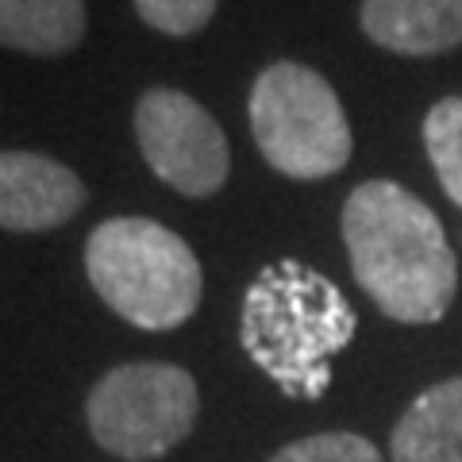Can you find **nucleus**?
Instances as JSON below:
<instances>
[{
    "label": "nucleus",
    "instance_id": "f257e3e1",
    "mask_svg": "<svg viewBox=\"0 0 462 462\" xmlns=\"http://www.w3.org/2000/svg\"><path fill=\"white\" fill-rule=\"evenodd\" d=\"M343 243L363 293L397 324H436L451 309L458 263L439 216L397 181H363L343 205Z\"/></svg>",
    "mask_w": 462,
    "mask_h": 462
},
{
    "label": "nucleus",
    "instance_id": "20e7f679",
    "mask_svg": "<svg viewBox=\"0 0 462 462\" xmlns=\"http://www.w3.org/2000/svg\"><path fill=\"white\" fill-rule=\"evenodd\" d=\"M251 135L266 162L293 181H320L351 158V124L336 89L300 62H273L251 85Z\"/></svg>",
    "mask_w": 462,
    "mask_h": 462
},
{
    "label": "nucleus",
    "instance_id": "423d86ee",
    "mask_svg": "<svg viewBox=\"0 0 462 462\" xmlns=\"http://www.w3.org/2000/svg\"><path fill=\"white\" fill-rule=\"evenodd\" d=\"M135 139L158 181L181 197L220 193L231 170L227 135L208 108H200L189 93L154 85L135 105Z\"/></svg>",
    "mask_w": 462,
    "mask_h": 462
},
{
    "label": "nucleus",
    "instance_id": "7ed1b4c3",
    "mask_svg": "<svg viewBox=\"0 0 462 462\" xmlns=\"http://www.w3.org/2000/svg\"><path fill=\"white\" fill-rule=\"evenodd\" d=\"M85 273L97 297L143 331L181 328L205 293L193 247L147 216H116L97 224L85 243Z\"/></svg>",
    "mask_w": 462,
    "mask_h": 462
},
{
    "label": "nucleus",
    "instance_id": "9b49d317",
    "mask_svg": "<svg viewBox=\"0 0 462 462\" xmlns=\"http://www.w3.org/2000/svg\"><path fill=\"white\" fill-rule=\"evenodd\" d=\"M424 151L443 193L462 208V97H443L424 116Z\"/></svg>",
    "mask_w": 462,
    "mask_h": 462
},
{
    "label": "nucleus",
    "instance_id": "39448f33",
    "mask_svg": "<svg viewBox=\"0 0 462 462\" xmlns=\"http://www.w3.org/2000/svg\"><path fill=\"white\" fill-rule=\"evenodd\" d=\"M200 389L173 363L112 366L85 397V420L100 451L124 462H151L193 431Z\"/></svg>",
    "mask_w": 462,
    "mask_h": 462
},
{
    "label": "nucleus",
    "instance_id": "f03ea898",
    "mask_svg": "<svg viewBox=\"0 0 462 462\" xmlns=\"http://www.w3.org/2000/svg\"><path fill=\"white\" fill-rule=\"evenodd\" d=\"M355 309L324 273L305 263H273L243 297L239 339L258 370L285 397H320L331 382V355L355 339Z\"/></svg>",
    "mask_w": 462,
    "mask_h": 462
},
{
    "label": "nucleus",
    "instance_id": "0eeeda50",
    "mask_svg": "<svg viewBox=\"0 0 462 462\" xmlns=\"http://www.w3.org/2000/svg\"><path fill=\"white\" fill-rule=\"evenodd\" d=\"M85 205V185L58 158L35 151H0V227L51 231L74 220Z\"/></svg>",
    "mask_w": 462,
    "mask_h": 462
},
{
    "label": "nucleus",
    "instance_id": "f8f14e48",
    "mask_svg": "<svg viewBox=\"0 0 462 462\" xmlns=\"http://www.w3.org/2000/svg\"><path fill=\"white\" fill-rule=\"evenodd\" d=\"M270 462H385L366 436L355 431H320L297 443H285Z\"/></svg>",
    "mask_w": 462,
    "mask_h": 462
},
{
    "label": "nucleus",
    "instance_id": "1a4fd4ad",
    "mask_svg": "<svg viewBox=\"0 0 462 462\" xmlns=\"http://www.w3.org/2000/svg\"><path fill=\"white\" fill-rule=\"evenodd\" d=\"M389 462H462V378L428 385L389 436Z\"/></svg>",
    "mask_w": 462,
    "mask_h": 462
},
{
    "label": "nucleus",
    "instance_id": "6e6552de",
    "mask_svg": "<svg viewBox=\"0 0 462 462\" xmlns=\"http://www.w3.org/2000/svg\"><path fill=\"white\" fill-rule=\"evenodd\" d=\"M358 23L370 42L404 58L462 47V0H363Z\"/></svg>",
    "mask_w": 462,
    "mask_h": 462
},
{
    "label": "nucleus",
    "instance_id": "9d476101",
    "mask_svg": "<svg viewBox=\"0 0 462 462\" xmlns=\"http://www.w3.org/2000/svg\"><path fill=\"white\" fill-rule=\"evenodd\" d=\"M85 39V0H0V47L69 54Z\"/></svg>",
    "mask_w": 462,
    "mask_h": 462
},
{
    "label": "nucleus",
    "instance_id": "ddd939ff",
    "mask_svg": "<svg viewBox=\"0 0 462 462\" xmlns=\"http://www.w3.org/2000/svg\"><path fill=\"white\" fill-rule=\"evenodd\" d=\"M216 5L220 0H135V12L154 32L181 39L208 27V20L216 16Z\"/></svg>",
    "mask_w": 462,
    "mask_h": 462
}]
</instances>
